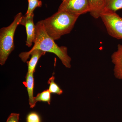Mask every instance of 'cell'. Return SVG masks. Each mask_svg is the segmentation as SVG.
<instances>
[{"mask_svg": "<svg viewBox=\"0 0 122 122\" xmlns=\"http://www.w3.org/2000/svg\"><path fill=\"white\" fill-rule=\"evenodd\" d=\"M105 0H89L90 14L95 19L100 17L104 9Z\"/></svg>", "mask_w": 122, "mask_h": 122, "instance_id": "10", "label": "cell"}, {"mask_svg": "<svg viewBox=\"0 0 122 122\" xmlns=\"http://www.w3.org/2000/svg\"><path fill=\"white\" fill-rule=\"evenodd\" d=\"M28 7L25 15L29 17L34 14L33 12L35 9L41 7L42 2L39 0H28Z\"/></svg>", "mask_w": 122, "mask_h": 122, "instance_id": "12", "label": "cell"}, {"mask_svg": "<svg viewBox=\"0 0 122 122\" xmlns=\"http://www.w3.org/2000/svg\"><path fill=\"white\" fill-rule=\"evenodd\" d=\"M55 77L52 76L49 79L48 81V84H49V90L51 93L61 95L63 93V91L58 86V85L54 81Z\"/></svg>", "mask_w": 122, "mask_h": 122, "instance_id": "14", "label": "cell"}, {"mask_svg": "<svg viewBox=\"0 0 122 122\" xmlns=\"http://www.w3.org/2000/svg\"><path fill=\"white\" fill-rule=\"evenodd\" d=\"M34 14L29 17L24 15L20 23V25H24L26 29V45L29 47H30L33 43H34L36 35V28L34 22Z\"/></svg>", "mask_w": 122, "mask_h": 122, "instance_id": "6", "label": "cell"}, {"mask_svg": "<svg viewBox=\"0 0 122 122\" xmlns=\"http://www.w3.org/2000/svg\"><path fill=\"white\" fill-rule=\"evenodd\" d=\"M58 11H66L80 16L89 12V0H62Z\"/></svg>", "mask_w": 122, "mask_h": 122, "instance_id": "5", "label": "cell"}, {"mask_svg": "<svg viewBox=\"0 0 122 122\" xmlns=\"http://www.w3.org/2000/svg\"><path fill=\"white\" fill-rule=\"evenodd\" d=\"M111 59L114 65L115 76L118 79L122 80V45H118L117 50L112 55Z\"/></svg>", "mask_w": 122, "mask_h": 122, "instance_id": "8", "label": "cell"}, {"mask_svg": "<svg viewBox=\"0 0 122 122\" xmlns=\"http://www.w3.org/2000/svg\"><path fill=\"white\" fill-rule=\"evenodd\" d=\"M46 52L39 49H35L32 51L23 52L21 53L19 57L24 62H25L28 59L30 55L31 58L29 61H27L28 66V72L34 73L35 67L39 58L41 56L45 55Z\"/></svg>", "mask_w": 122, "mask_h": 122, "instance_id": "7", "label": "cell"}, {"mask_svg": "<svg viewBox=\"0 0 122 122\" xmlns=\"http://www.w3.org/2000/svg\"><path fill=\"white\" fill-rule=\"evenodd\" d=\"M51 93L49 90H46L41 93L38 94L36 97H34L35 102H46L50 104L51 99Z\"/></svg>", "mask_w": 122, "mask_h": 122, "instance_id": "13", "label": "cell"}, {"mask_svg": "<svg viewBox=\"0 0 122 122\" xmlns=\"http://www.w3.org/2000/svg\"><path fill=\"white\" fill-rule=\"evenodd\" d=\"M36 26V35L34 45L29 51L39 49L46 52L53 53L59 58L66 67L71 68V58L68 55L67 47L59 46L55 43L54 40L46 32L42 20L38 21Z\"/></svg>", "mask_w": 122, "mask_h": 122, "instance_id": "1", "label": "cell"}, {"mask_svg": "<svg viewBox=\"0 0 122 122\" xmlns=\"http://www.w3.org/2000/svg\"><path fill=\"white\" fill-rule=\"evenodd\" d=\"M34 73L28 72L26 76V86L29 96V104L30 108H33L35 107L36 103L34 100L33 96V90L34 88Z\"/></svg>", "mask_w": 122, "mask_h": 122, "instance_id": "9", "label": "cell"}, {"mask_svg": "<svg viewBox=\"0 0 122 122\" xmlns=\"http://www.w3.org/2000/svg\"><path fill=\"white\" fill-rule=\"evenodd\" d=\"M100 17L110 36L118 39H122V17L116 12L104 10Z\"/></svg>", "mask_w": 122, "mask_h": 122, "instance_id": "4", "label": "cell"}, {"mask_svg": "<svg viewBox=\"0 0 122 122\" xmlns=\"http://www.w3.org/2000/svg\"><path fill=\"white\" fill-rule=\"evenodd\" d=\"M19 114L13 113L8 118L7 122H19Z\"/></svg>", "mask_w": 122, "mask_h": 122, "instance_id": "16", "label": "cell"}, {"mask_svg": "<svg viewBox=\"0 0 122 122\" xmlns=\"http://www.w3.org/2000/svg\"><path fill=\"white\" fill-rule=\"evenodd\" d=\"M27 122H41L39 115L35 112L30 113L27 116Z\"/></svg>", "mask_w": 122, "mask_h": 122, "instance_id": "15", "label": "cell"}, {"mask_svg": "<svg viewBox=\"0 0 122 122\" xmlns=\"http://www.w3.org/2000/svg\"><path fill=\"white\" fill-rule=\"evenodd\" d=\"M22 14L19 13L14 17L13 22L9 26L4 27L0 30V64L3 66L9 55L14 50V37L15 30L20 25Z\"/></svg>", "mask_w": 122, "mask_h": 122, "instance_id": "3", "label": "cell"}, {"mask_svg": "<svg viewBox=\"0 0 122 122\" xmlns=\"http://www.w3.org/2000/svg\"><path fill=\"white\" fill-rule=\"evenodd\" d=\"M122 9V0H105L104 10L116 12Z\"/></svg>", "mask_w": 122, "mask_h": 122, "instance_id": "11", "label": "cell"}, {"mask_svg": "<svg viewBox=\"0 0 122 122\" xmlns=\"http://www.w3.org/2000/svg\"><path fill=\"white\" fill-rule=\"evenodd\" d=\"M79 16L66 11H58L42 21L46 32L56 41L70 33Z\"/></svg>", "mask_w": 122, "mask_h": 122, "instance_id": "2", "label": "cell"}]
</instances>
